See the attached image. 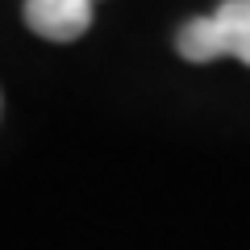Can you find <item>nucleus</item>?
Masks as SVG:
<instances>
[{
  "label": "nucleus",
  "mask_w": 250,
  "mask_h": 250,
  "mask_svg": "<svg viewBox=\"0 0 250 250\" xmlns=\"http://www.w3.org/2000/svg\"><path fill=\"white\" fill-rule=\"evenodd\" d=\"M88 4H96V0H88Z\"/></svg>",
  "instance_id": "nucleus-3"
},
{
  "label": "nucleus",
  "mask_w": 250,
  "mask_h": 250,
  "mask_svg": "<svg viewBox=\"0 0 250 250\" xmlns=\"http://www.w3.org/2000/svg\"><path fill=\"white\" fill-rule=\"evenodd\" d=\"M25 25L46 42H75L92 25L88 0H25Z\"/></svg>",
  "instance_id": "nucleus-2"
},
{
  "label": "nucleus",
  "mask_w": 250,
  "mask_h": 250,
  "mask_svg": "<svg viewBox=\"0 0 250 250\" xmlns=\"http://www.w3.org/2000/svg\"><path fill=\"white\" fill-rule=\"evenodd\" d=\"M175 50L188 62H213L233 54L250 67V0H221L217 13L184 21L175 34Z\"/></svg>",
  "instance_id": "nucleus-1"
}]
</instances>
